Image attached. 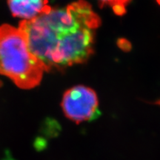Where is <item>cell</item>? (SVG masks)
<instances>
[{
  "mask_svg": "<svg viewBox=\"0 0 160 160\" xmlns=\"http://www.w3.org/2000/svg\"><path fill=\"white\" fill-rule=\"evenodd\" d=\"M100 25L101 19L91 4L77 0L62 8H51L35 19L22 20L19 29L48 72L86 62L94 53Z\"/></svg>",
  "mask_w": 160,
  "mask_h": 160,
  "instance_id": "6da1fadb",
  "label": "cell"
},
{
  "mask_svg": "<svg viewBox=\"0 0 160 160\" xmlns=\"http://www.w3.org/2000/svg\"><path fill=\"white\" fill-rule=\"evenodd\" d=\"M45 68L29 48L19 28L0 26V74L22 89H31L41 82Z\"/></svg>",
  "mask_w": 160,
  "mask_h": 160,
  "instance_id": "7a4b0ae2",
  "label": "cell"
},
{
  "mask_svg": "<svg viewBox=\"0 0 160 160\" xmlns=\"http://www.w3.org/2000/svg\"><path fill=\"white\" fill-rule=\"evenodd\" d=\"M61 106L65 117L77 124L94 120L101 114L97 93L85 85H77L66 91Z\"/></svg>",
  "mask_w": 160,
  "mask_h": 160,
  "instance_id": "3957f363",
  "label": "cell"
},
{
  "mask_svg": "<svg viewBox=\"0 0 160 160\" xmlns=\"http://www.w3.org/2000/svg\"><path fill=\"white\" fill-rule=\"evenodd\" d=\"M13 17L23 20H31L51 8L48 0H8Z\"/></svg>",
  "mask_w": 160,
  "mask_h": 160,
  "instance_id": "277c9868",
  "label": "cell"
},
{
  "mask_svg": "<svg viewBox=\"0 0 160 160\" xmlns=\"http://www.w3.org/2000/svg\"><path fill=\"white\" fill-rule=\"evenodd\" d=\"M100 7H109L117 16H123L131 0H97Z\"/></svg>",
  "mask_w": 160,
  "mask_h": 160,
  "instance_id": "5b68a950",
  "label": "cell"
},
{
  "mask_svg": "<svg viewBox=\"0 0 160 160\" xmlns=\"http://www.w3.org/2000/svg\"><path fill=\"white\" fill-rule=\"evenodd\" d=\"M119 45L120 48H122L124 51H126V48L130 49V48H131V45H130V43L125 39H119Z\"/></svg>",
  "mask_w": 160,
  "mask_h": 160,
  "instance_id": "8992f818",
  "label": "cell"
},
{
  "mask_svg": "<svg viewBox=\"0 0 160 160\" xmlns=\"http://www.w3.org/2000/svg\"><path fill=\"white\" fill-rule=\"evenodd\" d=\"M155 104H157V105H160V99H159L158 101L156 102Z\"/></svg>",
  "mask_w": 160,
  "mask_h": 160,
  "instance_id": "52a82bcc",
  "label": "cell"
},
{
  "mask_svg": "<svg viewBox=\"0 0 160 160\" xmlns=\"http://www.w3.org/2000/svg\"><path fill=\"white\" fill-rule=\"evenodd\" d=\"M157 1V2L158 3V5H160V0H156Z\"/></svg>",
  "mask_w": 160,
  "mask_h": 160,
  "instance_id": "ba28073f",
  "label": "cell"
}]
</instances>
